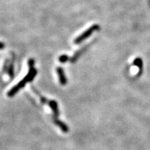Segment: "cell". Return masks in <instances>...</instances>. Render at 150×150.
Wrapping results in <instances>:
<instances>
[{"mask_svg":"<svg viewBox=\"0 0 150 150\" xmlns=\"http://www.w3.org/2000/svg\"><path fill=\"white\" fill-rule=\"evenodd\" d=\"M29 74H28L27 76H26L25 77H24L23 79H22L21 81L18 84V85L13 88L9 91L8 93L9 97L13 96L15 94H16L19 90L25 86V84L27 82L31 81H32L33 79H34L35 76L37 74V71L34 68V61H33L32 59L30 60L29 62Z\"/></svg>","mask_w":150,"mask_h":150,"instance_id":"obj_1","label":"cell"},{"mask_svg":"<svg viewBox=\"0 0 150 150\" xmlns=\"http://www.w3.org/2000/svg\"><path fill=\"white\" fill-rule=\"evenodd\" d=\"M99 29V27L98 24H94V25L91 26V27L88 28L87 30H86L83 33H82L80 35H79L78 37L76 38V39L74 40L75 44H79V43L81 42L82 41L85 40L86 38L91 36L94 31H97Z\"/></svg>","mask_w":150,"mask_h":150,"instance_id":"obj_2","label":"cell"},{"mask_svg":"<svg viewBox=\"0 0 150 150\" xmlns=\"http://www.w3.org/2000/svg\"><path fill=\"white\" fill-rule=\"evenodd\" d=\"M57 73L58 75H59L60 82L62 85H65L67 83V79L65 77V75L64 73V71H63V69L61 67H58L57 68Z\"/></svg>","mask_w":150,"mask_h":150,"instance_id":"obj_3","label":"cell"},{"mask_svg":"<svg viewBox=\"0 0 150 150\" xmlns=\"http://www.w3.org/2000/svg\"><path fill=\"white\" fill-rule=\"evenodd\" d=\"M134 64L137 65L138 67H140V69L142 68V60L140 59H135L134 61Z\"/></svg>","mask_w":150,"mask_h":150,"instance_id":"obj_4","label":"cell"},{"mask_svg":"<svg viewBox=\"0 0 150 150\" xmlns=\"http://www.w3.org/2000/svg\"><path fill=\"white\" fill-rule=\"evenodd\" d=\"M68 59H69L68 56L67 55H63L59 57V61L60 62H61V63H65V62H67Z\"/></svg>","mask_w":150,"mask_h":150,"instance_id":"obj_5","label":"cell"},{"mask_svg":"<svg viewBox=\"0 0 150 150\" xmlns=\"http://www.w3.org/2000/svg\"><path fill=\"white\" fill-rule=\"evenodd\" d=\"M5 47V45L3 42H0V50H3Z\"/></svg>","mask_w":150,"mask_h":150,"instance_id":"obj_6","label":"cell"}]
</instances>
